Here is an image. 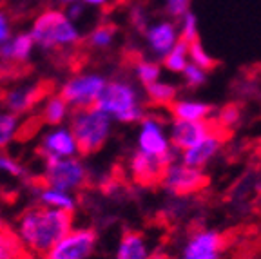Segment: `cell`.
<instances>
[{
	"instance_id": "38",
	"label": "cell",
	"mask_w": 261,
	"mask_h": 259,
	"mask_svg": "<svg viewBox=\"0 0 261 259\" xmlns=\"http://www.w3.org/2000/svg\"><path fill=\"white\" fill-rule=\"evenodd\" d=\"M62 4H73V2H78V0H60Z\"/></svg>"
},
{
	"instance_id": "37",
	"label": "cell",
	"mask_w": 261,
	"mask_h": 259,
	"mask_svg": "<svg viewBox=\"0 0 261 259\" xmlns=\"http://www.w3.org/2000/svg\"><path fill=\"white\" fill-rule=\"evenodd\" d=\"M86 6H91V8H102V6H107L111 0H80Z\"/></svg>"
},
{
	"instance_id": "11",
	"label": "cell",
	"mask_w": 261,
	"mask_h": 259,
	"mask_svg": "<svg viewBox=\"0 0 261 259\" xmlns=\"http://www.w3.org/2000/svg\"><path fill=\"white\" fill-rule=\"evenodd\" d=\"M147 51L158 60H163L179 42L178 22L172 18H160L149 24V28L143 31Z\"/></svg>"
},
{
	"instance_id": "26",
	"label": "cell",
	"mask_w": 261,
	"mask_h": 259,
	"mask_svg": "<svg viewBox=\"0 0 261 259\" xmlns=\"http://www.w3.org/2000/svg\"><path fill=\"white\" fill-rule=\"evenodd\" d=\"M114 38H116V28L109 24H102L89 33L87 42H89V45L94 49H107L113 45Z\"/></svg>"
},
{
	"instance_id": "8",
	"label": "cell",
	"mask_w": 261,
	"mask_h": 259,
	"mask_svg": "<svg viewBox=\"0 0 261 259\" xmlns=\"http://www.w3.org/2000/svg\"><path fill=\"white\" fill-rule=\"evenodd\" d=\"M205 183H207V176L203 170L189 167L184 162L176 160L165 167L160 185L172 196H189L201 191Z\"/></svg>"
},
{
	"instance_id": "17",
	"label": "cell",
	"mask_w": 261,
	"mask_h": 259,
	"mask_svg": "<svg viewBox=\"0 0 261 259\" xmlns=\"http://www.w3.org/2000/svg\"><path fill=\"white\" fill-rule=\"evenodd\" d=\"M47 89H42V85H29V87H16L6 93L4 96V106L13 114H22L33 109V106H37L38 101L45 96Z\"/></svg>"
},
{
	"instance_id": "9",
	"label": "cell",
	"mask_w": 261,
	"mask_h": 259,
	"mask_svg": "<svg viewBox=\"0 0 261 259\" xmlns=\"http://www.w3.org/2000/svg\"><path fill=\"white\" fill-rule=\"evenodd\" d=\"M225 238L214 228L194 230L184 241L176 259H223Z\"/></svg>"
},
{
	"instance_id": "25",
	"label": "cell",
	"mask_w": 261,
	"mask_h": 259,
	"mask_svg": "<svg viewBox=\"0 0 261 259\" xmlns=\"http://www.w3.org/2000/svg\"><path fill=\"white\" fill-rule=\"evenodd\" d=\"M69 107L71 106L62 98V94L51 96L44 107L42 120H44V123H49V125H60L65 120V116H67V113H69Z\"/></svg>"
},
{
	"instance_id": "15",
	"label": "cell",
	"mask_w": 261,
	"mask_h": 259,
	"mask_svg": "<svg viewBox=\"0 0 261 259\" xmlns=\"http://www.w3.org/2000/svg\"><path fill=\"white\" fill-rule=\"evenodd\" d=\"M42 156H58V158H73L78 152V143L71 129L55 127L42 138Z\"/></svg>"
},
{
	"instance_id": "35",
	"label": "cell",
	"mask_w": 261,
	"mask_h": 259,
	"mask_svg": "<svg viewBox=\"0 0 261 259\" xmlns=\"http://www.w3.org/2000/svg\"><path fill=\"white\" fill-rule=\"evenodd\" d=\"M84 9H86V4L84 2H73V4H67V9H65V15H67V18L73 22H76L78 18H80L82 15H84Z\"/></svg>"
},
{
	"instance_id": "16",
	"label": "cell",
	"mask_w": 261,
	"mask_h": 259,
	"mask_svg": "<svg viewBox=\"0 0 261 259\" xmlns=\"http://www.w3.org/2000/svg\"><path fill=\"white\" fill-rule=\"evenodd\" d=\"M172 120H185V122H203L211 120L214 107L205 100L198 98H178L169 106Z\"/></svg>"
},
{
	"instance_id": "19",
	"label": "cell",
	"mask_w": 261,
	"mask_h": 259,
	"mask_svg": "<svg viewBox=\"0 0 261 259\" xmlns=\"http://www.w3.org/2000/svg\"><path fill=\"white\" fill-rule=\"evenodd\" d=\"M31 33H18L8 42L0 44V58L9 62H28L35 47Z\"/></svg>"
},
{
	"instance_id": "21",
	"label": "cell",
	"mask_w": 261,
	"mask_h": 259,
	"mask_svg": "<svg viewBox=\"0 0 261 259\" xmlns=\"http://www.w3.org/2000/svg\"><path fill=\"white\" fill-rule=\"evenodd\" d=\"M145 98L149 103L152 106H158V107H165V106H171L172 101L178 100V85L174 82H169V80H158L154 84L147 85L145 89Z\"/></svg>"
},
{
	"instance_id": "2",
	"label": "cell",
	"mask_w": 261,
	"mask_h": 259,
	"mask_svg": "<svg viewBox=\"0 0 261 259\" xmlns=\"http://www.w3.org/2000/svg\"><path fill=\"white\" fill-rule=\"evenodd\" d=\"M96 107L109 114L114 122L125 125L140 123L147 116L142 93L135 82L127 78H113L107 82Z\"/></svg>"
},
{
	"instance_id": "32",
	"label": "cell",
	"mask_w": 261,
	"mask_h": 259,
	"mask_svg": "<svg viewBox=\"0 0 261 259\" xmlns=\"http://www.w3.org/2000/svg\"><path fill=\"white\" fill-rule=\"evenodd\" d=\"M240 118H241V113L236 106H227L220 111L218 114V123L225 129H232L234 125L240 123Z\"/></svg>"
},
{
	"instance_id": "29",
	"label": "cell",
	"mask_w": 261,
	"mask_h": 259,
	"mask_svg": "<svg viewBox=\"0 0 261 259\" xmlns=\"http://www.w3.org/2000/svg\"><path fill=\"white\" fill-rule=\"evenodd\" d=\"M18 133V118L13 113H0V149L13 142Z\"/></svg>"
},
{
	"instance_id": "22",
	"label": "cell",
	"mask_w": 261,
	"mask_h": 259,
	"mask_svg": "<svg viewBox=\"0 0 261 259\" xmlns=\"http://www.w3.org/2000/svg\"><path fill=\"white\" fill-rule=\"evenodd\" d=\"M133 73L135 78L138 80L140 85H143L145 89L147 85L154 84V82L162 80L163 74V65L158 60H151V58H138L133 64Z\"/></svg>"
},
{
	"instance_id": "20",
	"label": "cell",
	"mask_w": 261,
	"mask_h": 259,
	"mask_svg": "<svg viewBox=\"0 0 261 259\" xmlns=\"http://www.w3.org/2000/svg\"><path fill=\"white\" fill-rule=\"evenodd\" d=\"M0 259H31V252L18 232L8 227H0Z\"/></svg>"
},
{
	"instance_id": "6",
	"label": "cell",
	"mask_w": 261,
	"mask_h": 259,
	"mask_svg": "<svg viewBox=\"0 0 261 259\" xmlns=\"http://www.w3.org/2000/svg\"><path fill=\"white\" fill-rule=\"evenodd\" d=\"M45 172H44V187L58 189V191H76L86 185L87 169L78 158H58V156H44Z\"/></svg>"
},
{
	"instance_id": "34",
	"label": "cell",
	"mask_w": 261,
	"mask_h": 259,
	"mask_svg": "<svg viewBox=\"0 0 261 259\" xmlns=\"http://www.w3.org/2000/svg\"><path fill=\"white\" fill-rule=\"evenodd\" d=\"M130 24L135 25L138 31H145L149 28L151 22L147 20V15H145V9L143 8H135L130 11Z\"/></svg>"
},
{
	"instance_id": "24",
	"label": "cell",
	"mask_w": 261,
	"mask_h": 259,
	"mask_svg": "<svg viewBox=\"0 0 261 259\" xmlns=\"http://www.w3.org/2000/svg\"><path fill=\"white\" fill-rule=\"evenodd\" d=\"M38 199L42 205L55 206V209H62V211L74 212V209H76V199L69 192L51 189V187H44L42 191H38Z\"/></svg>"
},
{
	"instance_id": "36",
	"label": "cell",
	"mask_w": 261,
	"mask_h": 259,
	"mask_svg": "<svg viewBox=\"0 0 261 259\" xmlns=\"http://www.w3.org/2000/svg\"><path fill=\"white\" fill-rule=\"evenodd\" d=\"M11 38V28H9V20L4 13L0 11V44H4Z\"/></svg>"
},
{
	"instance_id": "12",
	"label": "cell",
	"mask_w": 261,
	"mask_h": 259,
	"mask_svg": "<svg viewBox=\"0 0 261 259\" xmlns=\"http://www.w3.org/2000/svg\"><path fill=\"white\" fill-rule=\"evenodd\" d=\"M216 131L214 123L211 120H203V122H185V120H172L169 125V134H171V142L178 152L191 149V147L198 145L203 142L205 138H208Z\"/></svg>"
},
{
	"instance_id": "7",
	"label": "cell",
	"mask_w": 261,
	"mask_h": 259,
	"mask_svg": "<svg viewBox=\"0 0 261 259\" xmlns=\"http://www.w3.org/2000/svg\"><path fill=\"white\" fill-rule=\"evenodd\" d=\"M107 78L98 73H84L73 76L62 85L60 94L74 111L96 106L98 98L107 85Z\"/></svg>"
},
{
	"instance_id": "13",
	"label": "cell",
	"mask_w": 261,
	"mask_h": 259,
	"mask_svg": "<svg viewBox=\"0 0 261 259\" xmlns=\"http://www.w3.org/2000/svg\"><path fill=\"white\" fill-rule=\"evenodd\" d=\"M221 147H223V136H221L220 131H214L211 136L205 138L203 142H200L198 145L179 152V162H184L189 167H194V169L203 170L220 154Z\"/></svg>"
},
{
	"instance_id": "14",
	"label": "cell",
	"mask_w": 261,
	"mask_h": 259,
	"mask_svg": "<svg viewBox=\"0 0 261 259\" xmlns=\"http://www.w3.org/2000/svg\"><path fill=\"white\" fill-rule=\"evenodd\" d=\"M163 170H165V165L160 160L149 156V154L142 152L138 149L130 154L129 172L130 178L135 179L138 185H156V183H160Z\"/></svg>"
},
{
	"instance_id": "30",
	"label": "cell",
	"mask_w": 261,
	"mask_h": 259,
	"mask_svg": "<svg viewBox=\"0 0 261 259\" xmlns=\"http://www.w3.org/2000/svg\"><path fill=\"white\" fill-rule=\"evenodd\" d=\"M207 78L208 71H205V69L198 67L194 64H189L187 69L181 73V80H184V84L187 85L189 89H198V87L205 85L207 84Z\"/></svg>"
},
{
	"instance_id": "5",
	"label": "cell",
	"mask_w": 261,
	"mask_h": 259,
	"mask_svg": "<svg viewBox=\"0 0 261 259\" xmlns=\"http://www.w3.org/2000/svg\"><path fill=\"white\" fill-rule=\"evenodd\" d=\"M136 149L160 160L165 167L179 160V152L172 147L169 127L165 125L162 118L154 116V114H147L140 122Z\"/></svg>"
},
{
	"instance_id": "4",
	"label": "cell",
	"mask_w": 261,
	"mask_h": 259,
	"mask_svg": "<svg viewBox=\"0 0 261 259\" xmlns=\"http://www.w3.org/2000/svg\"><path fill=\"white\" fill-rule=\"evenodd\" d=\"M31 37L42 49H57L76 44L80 40V31L74 22L67 18L65 11L47 9L33 22Z\"/></svg>"
},
{
	"instance_id": "1",
	"label": "cell",
	"mask_w": 261,
	"mask_h": 259,
	"mask_svg": "<svg viewBox=\"0 0 261 259\" xmlns=\"http://www.w3.org/2000/svg\"><path fill=\"white\" fill-rule=\"evenodd\" d=\"M73 230V212L47 205L25 209L16 221V232L31 254L45 255L67 232Z\"/></svg>"
},
{
	"instance_id": "3",
	"label": "cell",
	"mask_w": 261,
	"mask_h": 259,
	"mask_svg": "<svg viewBox=\"0 0 261 259\" xmlns=\"http://www.w3.org/2000/svg\"><path fill=\"white\" fill-rule=\"evenodd\" d=\"M113 131V118L96 106L89 109H78L71 118V133L78 143L82 156L94 154L106 145Z\"/></svg>"
},
{
	"instance_id": "18",
	"label": "cell",
	"mask_w": 261,
	"mask_h": 259,
	"mask_svg": "<svg viewBox=\"0 0 261 259\" xmlns=\"http://www.w3.org/2000/svg\"><path fill=\"white\" fill-rule=\"evenodd\" d=\"M114 259H152L151 245L138 230H127L120 238Z\"/></svg>"
},
{
	"instance_id": "27",
	"label": "cell",
	"mask_w": 261,
	"mask_h": 259,
	"mask_svg": "<svg viewBox=\"0 0 261 259\" xmlns=\"http://www.w3.org/2000/svg\"><path fill=\"white\" fill-rule=\"evenodd\" d=\"M178 22V31H179V40L187 42H196L200 40V24H198V16L192 11H189L187 15H184Z\"/></svg>"
},
{
	"instance_id": "33",
	"label": "cell",
	"mask_w": 261,
	"mask_h": 259,
	"mask_svg": "<svg viewBox=\"0 0 261 259\" xmlns=\"http://www.w3.org/2000/svg\"><path fill=\"white\" fill-rule=\"evenodd\" d=\"M0 172H6L15 178H25V169L18 162L9 158L8 154H0Z\"/></svg>"
},
{
	"instance_id": "23",
	"label": "cell",
	"mask_w": 261,
	"mask_h": 259,
	"mask_svg": "<svg viewBox=\"0 0 261 259\" xmlns=\"http://www.w3.org/2000/svg\"><path fill=\"white\" fill-rule=\"evenodd\" d=\"M191 64V58H189V44L184 40H179L178 44L172 47V51L167 55V57L162 60L163 69L171 74H179L184 73L187 65Z\"/></svg>"
},
{
	"instance_id": "31",
	"label": "cell",
	"mask_w": 261,
	"mask_h": 259,
	"mask_svg": "<svg viewBox=\"0 0 261 259\" xmlns=\"http://www.w3.org/2000/svg\"><path fill=\"white\" fill-rule=\"evenodd\" d=\"M192 6V0H162V9L167 15V18L179 20L184 15H187Z\"/></svg>"
},
{
	"instance_id": "28",
	"label": "cell",
	"mask_w": 261,
	"mask_h": 259,
	"mask_svg": "<svg viewBox=\"0 0 261 259\" xmlns=\"http://www.w3.org/2000/svg\"><path fill=\"white\" fill-rule=\"evenodd\" d=\"M189 58H191V64L198 65V67L205 69V71H211L214 65H216V60L208 53L205 45L201 44V40H196L189 44Z\"/></svg>"
},
{
	"instance_id": "10",
	"label": "cell",
	"mask_w": 261,
	"mask_h": 259,
	"mask_svg": "<svg viewBox=\"0 0 261 259\" xmlns=\"http://www.w3.org/2000/svg\"><path fill=\"white\" fill-rule=\"evenodd\" d=\"M96 247L93 228H73L55 245L44 259H89Z\"/></svg>"
}]
</instances>
